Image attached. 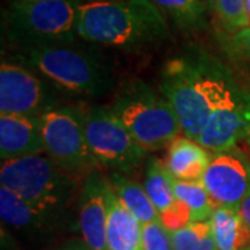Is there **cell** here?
I'll use <instances>...</instances> for the list:
<instances>
[{
    "label": "cell",
    "instance_id": "obj_29",
    "mask_svg": "<svg viewBox=\"0 0 250 250\" xmlns=\"http://www.w3.org/2000/svg\"><path fill=\"white\" fill-rule=\"evenodd\" d=\"M34 1H45V0H10V3H34Z\"/></svg>",
    "mask_w": 250,
    "mask_h": 250
},
{
    "label": "cell",
    "instance_id": "obj_20",
    "mask_svg": "<svg viewBox=\"0 0 250 250\" xmlns=\"http://www.w3.org/2000/svg\"><path fill=\"white\" fill-rule=\"evenodd\" d=\"M175 178L167 170L166 164L156 157H149L145 167L143 187L157 208L159 214L170 208L178 199L175 195Z\"/></svg>",
    "mask_w": 250,
    "mask_h": 250
},
{
    "label": "cell",
    "instance_id": "obj_17",
    "mask_svg": "<svg viewBox=\"0 0 250 250\" xmlns=\"http://www.w3.org/2000/svg\"><path fill=\"white\" fill-rule=\"evenodd\" d=\"M210 223L218 250L250 249V227L239 208L218 206Z\"/></svg>",
    "mask_w": 250,
    "mask_h": 250
},
{
    "label": "cell",
    "instance_id": "obj_12",
    "mask_svg": "<svg viewBox=\"0 0 250 250\" xmlns=\"http://www.w3.org/2000/svg\"><path fill=\"white\" fill-rule=\"evenodd\" d=\"M202 184L215 207L241 210L242 203L250 196V157L238 146L213 153Z\"/></svg>",
    "mask_w": 250,
    "mask_h": 250
},
{
    "label": "cell",
    "instance_id": "obj_15",
    "mask_svg": "<svg viewBox=\"0 0 250 250\" xmlns=\"http://www.w3.org/2000/svg\"><path fill=\"white\" fill-rule=\"evenodd\" d=\"M211 157V152H208L200 143L185 136H178L168 146L164 164L175 179L197 182L203 178Z\"/></svg>",
    "mask_w": 250,
    "mask_h": 250
},
{
    "label": "cell",
    "instance_id": "obj_19",
    "mask_svg": "<svg viewBox=\"0 0 250 250\" xmlns=\"http://www.w3.org/2000/svg\"><path fill=\"white\" fill-rule=\"evenodd\" d=\"M187 34H196L207 28L210 6L205 0H150Z\"/></svg>",
    "mask_w": 250,
    "mask_h": 250
},
{
    "label": "cell",
    "instance_id": "obj_8",
    "mask_svg": "<svg viewBox=\"0 0 250 250\" xmlns=\"http://www.w3.org/2000/svg\"><path fill=\"white\" fill-rule=\"evenodd\" d=\"M85 128L95 160L99 167L110 172L116 171L128 175L147 156L110 106L96 104L85 108Z\"/></svg>",
    "mask_w": 250,
    "mask_h": 250
},
{
    "label": "cell",
    "instance_id": "obj_11",
    "mask_svg": "<svg viewBox=\"0 0 250 250\" xmlns=\"http://www.w3.org/2000/svg\"><path fill=\"white\" fill-rule=\"evenodd\" d=\"M250 134V89L241 83L215 108L197 138L208 152L229 150Z\"/></svg>",
    "mask_w": 250,
    "mask_h": 250
},
{
    "label": "cell",
    "instance_id": "obj_10",
    "mask_svg": "<svg viewBox=\"0 0 250 250\" xmlns=\"http://www.w3.org/2000/svg\"><path fill=\"white\" fill-rule=\"evenodd\" d=\"M60 106L56 89L22 64L3 60L0 65V113L39 117Z\"/></svg>",
    "mask_w": 250,
    "mask_h": 250
},
{
    "label": "cell",
    "instance_id": "obj_21",
    "mask_svg": "<svg viewBox=\"0 0 250 250\" xmlns=\"http://www.w3.org/2000/svg\"><path fill=\"white\" fill-rule=\"evenodd\" d=\"M175 195L177 199L189 207L192 221H210L214 211L215 205L213 203L208 192L206 190L202 181L188 182L175 179Z\"/></svg>",
    "mask_w": 250,
    "mask_h": 250
},
{
    "label": "cell",
    "instance_id": "obj_28",
    "mask_svg": "<svg viewBox=\"0 0 250 250\" xmlns=\"http://www.w3.org/2000/svg\"><path fill=\"white\" fill-rule=\"evenodd\" d=\"M241 213L243 215V218L246 220V223L250 227V196L242 203L241 206Z\"/></svg>",
    "mask_w": 250,
    "mask_h": 250
},
{
    "label": "cell",
    "instance_id": "obj_24",
    "mask_svg": "<svg viewBox=\"0 0 250 250\" xmlns=\"http://www.w3.org/2000/svg\"><path fill=\"white\" fill-rule=\"evenodd\" d=\"M143 250H174L170 232L160 220L143 225Z\"/></svg>",
    "mask_w": 250,
    "mask_h": 250
},
{
    "label": "cell",
    "instance_id": "obj_22",
    "mask_svg": "<svg viewBox=\"0 0 250 250\" xmlns=\"http://www.w3.org/2000/svg\"><path fill=\"white\" fill-rule=\"evenodd\" d=\"M174 250H218L210 221H196L171 232Z\"/></svg>",
    "mask_w": 250,
    "mask_h": 250
},
{
    "label": "cell",
    "instance_id": "obj_25",
    "mask_svg": "<svg viewBox=\"0 0 250 250\" xmlns=\"http://www.w3.org/2000/svg\"><path fill=\"white\" fill-rule=\"evenodd\" d=\"M159 217H160L161 225L170 233L179 231V229L188 227L190 223H193L189 207L185 203H182L181 200H177L170 208L160 213Z\"/></svg>",
    "mask_w": 250,
    "mask_h": 250
},
{
    "label": "cell",
    "instance_id": "obj_14",
    "mask_svg": "<svg viewBox=\"0 0 250 250\" xmlns=\"http://www.w3.org/2000/svg\"><path fill=\"white\" fill-rule=\"evenodd\" d=\"M45 154V143L38 117L0 116V159L4 161Z\"/></svg>",
    "mask_w": 250,
    "mask_h": 250
},
{
    "label": "cell",
    "instance_id": "obj_30",
    "mask_svg": "<svg viewBox=\"0 0 250 250\" xmlns=\"http://www.w3.org/2000/svg\"><path fill=\"white\" fill-rule=\"evenodd\" d=\"M78 3H90V1H111V0H77Z\"/></svg>",
    "mask_w": 250,
    "mask_h": 250
},
{
    "label": "cell",
    "instance_id": "obj_1",
    "mask_svg": "<svg viewBox=\"0 0 250 250\" xmlns=\"http://www.w3.org/2000/svg\"><path fill=\"white\" fill-rule=\"evenodd\" d=\"M238 85L231 68L200 47L172 57L161 70L160 92L175 110L182 135L193 141Z\"/></svg>",
    "mask_w": 250,
    "mask_h": 250
},
{
    "label": "cell",
    "instance_id": "obj_16",
    "mask_svg": "<svg viewBox=\"0 0 250 250\" xmlns=\"http://www.w3.org/2000/svg\"><path fill=\"white\" fill-rule=\"evenodd\" d=\"M107 250H143V225L129 213L107 181Z\"/></svg>",
    "mask_w": 250,
    "mask_h": 250
},
{
    "label": "cell",
    "instance_id": "obj_34",
    "mask_svg": "<svg viewBox=\"0 0 250 250\" xmlns=\"http://www.w3.org/2000/svg\"><path fill=\"white\" fill-rule=\"evenodd\" d=\"M249 250H250V249H249Z\"/></svg>",
    "mask_w": 250,
    "mask_h": 250
},
{
    "label": "cell",
    "instance_id": "obj_9",
    "mask_svg": "<svg viewBox=\"0 0 250 250\" xmlns=\"http://www.w3.org/2000/svg\"><path fill=\"white\" fill-rule=\"evenodd\" d=\"M1 223L29 248H50L62 235L80 229L75 211L45 210L0 187Z\"/></svg>",
    "mask_w": 250,
    "mask_h": 250
},
{
    "label": "cell",
    "instance_id": "obj_23",
    "mask_svg": "<svg viewBox=\"0 0 250 250\" xmlns=\"http://www.w3.org/2000/svg\"><path fill=\"white\" fill-rule=\"evenodd\" d=\"M213 11L228 34H233L250 25L246 0H214Z\"/></svg>",
    "mask_w": 250,
    "mask_h": 250
},
{
    "label": "cell",
    "instance_id": "obj_32",
    "mask_svg": "<svg viewBox=\"0 0 250 250\" xmlns=\"http://www.w3.org/2000/svg\"><path fill=\"white\" fill-rule=\"evenodd\" d=\"M246 10H248V14L250 18V0H246Z\"/></svg>",
    "mask_w": 250,
    "mask_h": 250
},
{
    "label": "cell",
    "instance_id": "obj_3",
    "mask_svg": "<svg viewBox=\"0 0 250 250\" xmlns=\"http://www.w3.org/2000/svg\"><path fill=\"white\" fill-rule=\"evenodd\" d=\"M16 59L54 89L74 98H103L116 83L107 59L96 49L77 42L22 47L17 49Z\"/></svg>",
    "mask_w": 250,
    "mask_h": 250
},
{
    "label": "cell",
    "instance_id": "obj_7",
    "mask_svg": "<svg viewBox=\"0 0 250 250\" xmlns=\"http://www.w3.org/2000/svg\"><path fill=\"white\" fill-rule=\"evenodd\" d=\"M39 121L45 154L60 170L78 179L98 170L86 139L85 108L60 104L42 114Z\"/></svg>",
    "mask_w": 250,
    "mask_h": 250
},
{
    "label": "cell",
    "instance_id": "obj_33",
    "mask_svg": "<svg viewBox=\"0 0 250 250\" xmlns=\"http://www.w3.org/2000/svg\"><path fill=\"white\" fill-rule=\"evenodd\" d=\"M246 145H248V147H249V152H250V134L249 136L246 138Z\"/></svg>",
    "mask_w": 250,
    "mask_h": 250
},
{
    "label": "cell",
    "instance_id": "obj_6",
    "mask_svg": "<svg viewBox=\"0 0 250 250\" xmlns=\"http://www.w3.org/2000/svg\"><path fill=\"white\" fill-rule=\"evenodd\" d=\"M77 0L10 3L4 13V31L17 49L74 43L78 36Z\"/></svg>",
    "mask_w": 250,
    "mask_h": 250
},
{
    "label": "cell",
    "instance_id": "obj_26",
    "mask_svg": "<svg viewBox=\"0 0 250 250\" xmlns=\"http://www.w3.org/2000/svg\"><path fill=\"white\" fill-rule=\"evenodd\" d=\"M229 35H231L228 39L229 53L250 71V25Z\"/></svg>",
    "mask_w": 250,
    "mask_h": 250
},
{
    "label": "cell",
    "instance_id": "obj_27",
    "mask_svg": "<svg viewBox=\"0 0 250 250\" xmlns=\"http://www.w3.org/2000/svg\"><path fill=\"white\" fill-rule=\"evenodd\" d=\"M46 250H89V248L86 246V243L82 238H71V239L59 242Z\"/></svg>",
    "mask_w": 250,
    "mask_h": 250
},
{
    "label": "cell",
    "instance_id": "obj_4",
    "mask_svg": "<svg viewBox=\"0 0 250 250\" xmlns=\"http://www.w3.org/2000/svg\"><path fill=\"white\" fill-rule=\"evenodd\" d=\"M110 107L147 153L168 147L182 134L170 102L145 81L124 83Z\"/></svg>",
    "mask_w": 250,
    "mask_h": 250
},
{
    "label": "cell",
    "instance_id": "obj_18",
    "mask_svg": "<svg viewBox=\"0 0 250 250\" xmlns=\"http://www.w3.org/2000/svg\"><path fill=\"white\" fill-rule=\"evenodd\" d=\"M107 181L121 205L129 213H132L142 225L160 220L159 211L152 203L150 197L147 196L142 184L116 171L108 172Z\"/></svg>",
    "mask_w": 250,
    "mask_h": 250
},
{
    "label": "cell",
    "instance_id": "obj_5",
    "mask_svg": "<svg viewBox=\"0 0 250 250\" xmlns=\"http://www.w3.org/2000/svg\"><path fill=\"white\" fill-rule=\"evenodd\" d=\"M0 187L29 205L54 211H71L81 190L80 179L60 170L46 154L1 163Z\"/></svg>",
    "mask_w": 250,
    "mask_h": 250
},
{
    "label": "cell",
    "instance_id": "obj_31",
    "mask_svg": "<svg viewBox=\"0 0 250 250\" xmlns=\"http://www.w3.org/2000/svg\"><path fill=\"white\" fill-rule=\"evenodd\" d=\"M206 3L210 6V9H211V11H213V7H214V0H205Z\"/></svg>",
    "mask_w": 250,
    "mask_h": 250
},
{
    "label": "cell",
    "instance_id": "obj_2",
    "mask_svg": "<svg viewBox=\"0 0 250 250\" xmlns=\"http://www.w3.org/2000/svg\"><path fill=\"white\" fill-rule=\"evenodd\" d=\"M77 28L88 43L128 53L157 49L171 34L167 17L150 0L81 3Z\"/></svg>",
    "mask_w": 250,
    "mask_h": 250
},
{
    "label": "cell",
    "instance_id": "obj_13",
    "mask_svg": "<svg viewBox=\"0 0 250 250\" xmlns=\"http://www.w3.org/2000/svg\"><path fill=\"white\" fill-rule=\"evenodd\" d=\"M77 214L81 236L89 250H107V177L99 168L81 182Z\"/></svg>",
    "mask_w": 250,
    "mask_h": 250
}]
</instances>
